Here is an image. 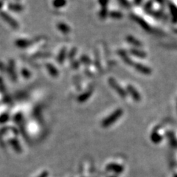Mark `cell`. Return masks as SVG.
Listing matches in <instances>:
<instances>
[{
	"label": "cell",
	"mask_w": 177,
	"mask_h": 177,
	"mask_svg": "<svg viewBox=\"0 0 177 177\" xmlns=\"http://www.w3.org/2000/svg\"><path fill=\"white\" fill-rule=\"evenodd\" d=\"M21 74H22V76L24 77H25V78H28L30 77V71H28V69H23L22 71H21Z\"/></svg>",
	"instance_id": "cb8c5ba5"
},
{
	"label": "cell",
	"mask_w": 177,
	"mask_h": 177,
	"mask_svg": "<svg viewBox=\"0 0 177 177\" xmlns=\"http://www.w3.org/2000/svg\"><path fill=\"white\" fill-rule=\"evenodd\" d=\"M58 28L59 29L60 31H61L63 33H69L70 32V28H69V26L67 25L64 23H58Z\"/></svg>",
	"instance_id": "2e32d148"
},
{
	"label": "cell",
	"mask_w": 177,
	"mask_h": 177,
	"mask_svg": "<svg viewBox=\"0 0 177 177\" xmlns=\"http://www.w3.org/2000/svg\"><path fill=\"white\" fill-rule=\"evenodd\" d=\"M119 1H120V2L121 4L123 5V6L126 7V8L128 7V5H129V4H128V2L127 0H119Z\"/></svg>",
	"instance_id": "484cf974"
},
{
	"label": "cell",
	"mask_w": 177,
	"mask_h": 177,
	"mask_svg": "<svg viewBox=\"0 0 177 177\" xmlns=\"http://www.w3.org/2000/svg\"><path fill=\"white\" fill-rule=\"evenodd\" d=\"M127 90H128V92H129V94H131L132 98H133L135 101L139 102L141 100L140 94H139V93L137 92V89H136L133 86L128 85V87H127Z\"/></svg>",
	"instance_id": "5b68a950"
},
{
	"label": "cell",
	"mask_w": 177,
	"mask_h": 177,
	"mask_svg": "<svg viewBox=\"0 0 177 177\" xmlns=\"http://www.w3.org/2000/svg\"><path fill=\"white\" fill-rule=\"evenodd\" d=\"M31 44V42L27 39H18L16 41V45L19 48H27Z\"/></svg>",
	"instance_id": "ba28073f"
},
{
	"label": "cell",
	"mask_w": 177,
	"mask_h": 177,
	"mask_svg": "<svg viewBox=\"0 0 177 177\" xmlns=\"http://www.w3.org/2000/svg\"><path fill=\"white\" fill-rule=\"evenodd\" d=\"M8 73L10 75V78L13 80H17V73L15 72V66H14L13 61L10 62L8 66Z\"/></svg>",
	"instance_id": "30bf717a"
},
{
	"label": "cell",
	"mask_w": 177,
	"mask_h": 177,
	"mask_svg": "<svg viewBox=\"0 0 177 177\" xmlns=\"http://www.w3.org/2000/svg\"><path fill=\"white\" fill-rule=\"evenodd\" d=\"M8 8L10 10L16 12H20L23 10V7L21 5L18 4V3H10L8 5Z\"/></svg>",
	"instance_id": "5bb4252c"
},
{
	"label": "cell",
	"mask_w": 177,
	"mask_h": 177,
	"mask_svg": "<svg viewBox=\"0 0 177 177\" xmlns=\"http://www.w3.org/2000/svg\"><path fill=\"white\" fill-rule=\"evenodd\" d=\"M9 120V116L8 114H4L2 116H0V123H4L5 122H7Z\"/></svg>",
	"instance_id": "603a6c76"
},
{
	"label": "cell",
	"mask_w": 177,
	"mask_h": 177,
	"mask_svg": "<svg viewBox=\"0 0 177 177\" xmlns=\"http://www.w3.org/2000/svg\"><path fill=\"white\" fill-rule=\"evenodd\" d=\"M141 2H142V0H135V3H137V4H139Z\"/></svg>",
	"instance_id": "83f0119b"
},
{
	"label": "cell",
	"mask_w": 177,
	"mask_h": 177,
	"mask_svg": "<svg viewBox=\"0 0 177 177\" xmlns=\"http://www.w3.org/2000/svg\"><path fill=\"white\" fill-rule=\"evenodd\" d=\"M108 15V9L107 8H102V9L100 11V17L101 19H105Z\"/></svg>",
	"instance_id": "ffe728a7"
},
{
	"label": "cell",
	"mask_w": 177,
	"mask_h": 177,
	"mask_svg": "<svg viewBox=\"0 0 177 177\" xmlns=\"http://www.w3.org/2000/svg\"><path fill=\"white\" fill-rule=\"evenodd\" d=\"M126 40L129 44H132V45L135 46H141L142 45V43L139 42V40H137V39H135V37L131 36V35H128L126 37Z\"/></svg>",
	"instance_id": "8fae6325"
},
{
	"label": "cell",
	"mask_w": 177,
	"mask_h": 177,
	"mask_svg": "<svg viewBox=\"0 0 177 177\" xmlns=\"http://www.w3.org/2000/svg\"><path fill=\"white\" fill-rule=\"evenodd\" d=\"M100 5H101L102 8H107V5L109 3V0H98Z\"/></svg>",
	"instance_id": "d4e9b609"
},
{
	"label": "cell",
	"mask_w": 177,
	"mask_h": 177,
	"mask_svg": "<svg viewBox=\"0 0 177 177\" xmlns=\"http://www.w3.org/2000/svg\"><path fill=\"white\" fill-rule=\"evenodd\" d=\"M80 61H81L85 64H89L91 63L90 58H88L87 55H83V56H81V58H80Z\"/></svg>",
	"instance_id": "7402d4cb"
},
{
	"label": "cell",
	"mask_w": 177,
	"mask_h": 177,
	"mask_svg": "<svg viewBox=\"0 0 177 177\" xmlns=\"http://www.w3.org/2000/svg\"><path fill=\"white\" fill-rule=\"evenodd\" d=\"M123 114V110L121 109H118L114 112L113 114H112L111 115L109 116L108 117L105 118L104 120L102 122V126L103 127H109L111 125H112L113 123L117 121L120 117L122 116Z\"/></svg>",
	"instance_id": "6da1fadb"
},
{
	"label": "cell",
	"mask_w": 177,
	"mask_h": 177,
	"mask_svg": "<svg viewBox=\"0 0 177 177\" xmlns=\"http://www.w3.org/2000/svg\"><path fill=\"white\" fill-rule=\"evenodd\" d=\"M131 17L132 19H133L136 22L138 23L139 25L142 27L145 30H147V31H150V30H151V27L148 25V23L146 22L143 19H142V18L136 15H131Z\"/></svg>",
	"instance_id": "277c9868"
},
{
	"label": "cell",
	"mask_w": 177,
	"mask_h": 177,
	"mask_svg": "<svg viewBox=\"0 0 177 177\" xmlns=\"http://www.w3.org/2000/svg\"><path fill=\"white\" fill-rule=\"evenodd\" d=\"M110 17L113 18V19H122L123 14L119 11H112L110 13Z\"/></svg>",
	"instance_id": "d6986e66"
},
{
	"label": "cell",
	"mask_w": 177,
	"mask_h": 177,
	"mask_svg": "<svg viewBox=\"0 0 177 177\" xmlns=\"http://www.w3.org/2000/svg\"><path fill=\"white\" fill-rule=\"evenodd\" d=\"M131 53L133 55H135V56L138 57V58H143L147 56V55H146V53H145L144 51L139 50H137V49H131Z\"/></svg>",
	"instance_id": "4fadbf2b"
},
{
	"label": "cell",
	"mask_w": 177,
	"mask_h": 177,
	"mask_svg": "<svg viewBox=\"0 0 177 177\" xmlns=\"http://www.w3.org/2000/svg\"><path fill=\"white\" fill-rule=\"evenodd\" d=\"M91 94H92V91H87V92H85L82 94H80L79 97L78 98V101L80 102V103L87 101V100L91 97Z\"/></svg>",
	"instance_id": "7c38bea8"
},
{
	"label": "cell",
	"mask_w": 177,
	"mask_h": 177,
	"mask_svg": "<svg viewBox=\"0 0 177 177\" xmlns=\"http://www.w3.org/2000/svg\"><path fill=\"white\" fill-rule=\"evenodd\" d=\"M46 68L47 69L48 72H49L50 74L53 77H57L58 76V69L55 68V67L53 65V64L48 63L46 64Z\"/></svg>",
	"instance_id": "9c48e42d"
},
{
	"label": "cell",
	"mask_w": 177,
	"mask_h": 177,
	"mask_svg": "<svg viewBox=\"0 0 177 177\" xmlns=\"http://www.w3.org/2000/svg\"><path fill=\"white\" fill-rule=\"evenodd\" d=\"M135 68L137 69L138 72L140 73H142L144 75H150L151 73V69L149 67H146V66L142 65L141 64H135Z\"/></svg>",
	"instance_id": "8992f818"
},
{
	"label": "cell",
	"mask_w": 177,
	"mask_h": 177,
	"mask_svg": "<svg viewBox=\"0 0 177 177\" xmlns=\"http://www.w3.org/2000/svg\"><path fill=\"white\" fill-rule=\"evenodd\" d=\"M109 83L110 87H112V88L113 89L121 98H126L127 92L120 87V86L118 84V83L116 81V80L114 79V78H110L109 79Z\"/></svg>",
	"instance_id": "7a4b0ae2"
},
{
	"label": "cell",
	"mask_w": 177,
	"mask_h": 177,
	"mask_svg": "<svg viewBox=\"0 0 177 177\" xmlns=\"http://www.w3.org/2000/svg\"><path fill=\"white\" fill-rule=\"evenodd\" d=\"M169 8H170V10H171V14H172L173 19H177V8L174 5L170 4Z\"/></svg>",
	"instance_id": "ac0fdd59"
},
{
	"label": "cell",
	"mask_w": 177,
	"mask_h": 177,
	"mask_svg": "<svg viewBox=\"0 0 177 177\" xmlns=\"http://www.w3.org/2000/svg\"><path fill=\"white\" fill-rule=\"evenodd\" d=\"M66 56H67V49L66 48H64L61 50L60 53H59L58 58H57V61H58V63L62 64L65 60Z\"/></svg>",
	"instance_id": "9a60e30c"
},
{
	"label": "cell",
	"mask_w": 177,
	"mask_h": 177,
	"mask_svg": "<svg viewBox=\"0 0 177 177\" xmlns=\"http://www.w3.org/2000/svg\"><path fill=\"white\" fill-rule=\"evenodd\" d=\"M10 143H11L12 146H13L14 149H15L16 151H21L20 146H19V143L17 142V140H15V139H13V140H11Z\"/></svg>",
	"instance_id": "44dd1931"
},
{
	"label": "cell",
	"mask_w": 177,
	"mask_h": 177,
	"mask_svg": "<svg viewBox=\"0 0 177 177\" xmlns=\"http://www.w3.org/2000/svg\"><path fill=\"white\" fill-rule=\"evenodd\" d=\"M0 16H1L2 19L5 21H6L11 28H14V29H18V28H19V23H18L11 16L9 15L8 13L1 12V13H0Z\"/></svg>",
	"instance_id": "3957f363"
},
{
	"label": "cell",
	"mask_w": 177,
	"mask_h": 177,
	"mask_svg": "<svg viewBox=\"0 0 177 177\" xmlns=\"http://www.w3.org/2000/svg\"><path fill=\"white\" fill-rule=\"evenodd\" d=\"M2 5H3V3L2 2H0V8H1L2 7Z\"/></svg>",
	"instance_id": "f1b7e54d"
},
{
	"label": "cell",
	"mask_w": 177,
	"mask_h": 177,
	"mask_svg": "<svg viewBox=\"0 0 177 177\" xmlns=\"http://www.w3.org/2000/svg\"><path fill=\"white\" fill-rule=\"evenodd\" d=\"M66 4H67V0H54L53 2V6L57 8H63Z\"/></svg>",
	"instance_id": "e0dca14e"
},
{
	"label": "cell",
	"mask_w": 177,
	"mask_h": 177,
	"mask_svg": "<svg viewBox=\"0 0 177 177\" xmlns=\"http://www.w3.org/2000/svg\"><path fill=\"white\" fill-rule=\"evenodd\" d=\"M118 54H119L120 56L122 58L123 60L124 61L125 63L128 64V65H132V64H134L133 61H132L131 59L128 57V54H127V53L126 51L122 50H120L118 51Z\"/></svg>",
	"instance_id": "52a82bcc"
},
{
	"label": "cell",
	"mask_w": 177,
	"mask_h": 177,
	"mask_svg": "<svg viewBox=\"0 0 177 177\" xmlns=\"http://www.w3.org/2000/svg\"><path fill=\"white\" fill-rule=\"evenodd\" d=\"M17 1H19V0H17Z\"/></svg>",
	"instance_id": "f546056e"
},
{
	"label": "cell",
	"mask_w": 177,
	"mask_h": 177,
	"mask_svg": "<svg viewBox=\"0 0 177 177\" xmlns=\"http://www.w3.org/2000/svg\"><path fill=\"white\" fill-rule=\"evenodd\" d=\"M47 175H48L47 173L44 172V173H42V175H41V176H39V177H46V176H47Z\"/></svg>",
	"instance_id": "4316f807"
}]
</instances>
